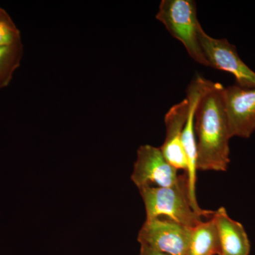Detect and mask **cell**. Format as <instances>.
I'll list each match as a JSON object with an SVG mask.
<instances>
[{"label":"cell","mask_w":255,"mask_h":255,"mask_svg":"<svg viewBox=\"0 0 255 255\" xmlns=\"http://www.w3.org/2000/svg\"><path fill=\"white\" fill-rule=\"evenodd\" d=\"M224 87L219 82L201 97L196 107L194 131L197 171L226 172L229 167V142L232 138L224 102Z\"/></svg>","instance_id":"1"},{"label":"cell","mask_w":255,"mask_h":255,"mask_svg":"<svg viewBox=\"0 0 255 255\" xmlns=\"http://www.w3.org/2000/svg\"><path fill=\"white\" fill-rule=\"evenodd\" d=\"M139 191L145 205L146 220L165 218L191 228L203 221L204 216L191 205L184 173L174 187H147Z\"/></svg>","instance_id":"2"},{"label":"cell","mask_w":255,"mask_h":255,"mask_svg":"<svg viewBox=\"0 0 255 255\" xmlns=\"http://www.w3.org/2000/svg\"><path fill=\"white\" fill-rule=\"evenodd\" d=\"M156 18L165 26L171 36L184 45L194 61L209 67L199 43L198 34L201 25L194 0H162Z\"/></svg>","instance_id":"3"},{"label":"cell","mask_w":255,"mask_h":255,"mask_svg":"<svg viewBox=\"0 0 255 255\" xmlns=\"http://www.w3.org/2000/svg\"><path fill=\"white\" fill-rule=\"evenodd\" d=\"M215 82L210 81L198 75L193 79L187 90V99L189 102V112L184 131L182 141L187 158V170L184 172L187 177L188 194L193 209L204 218L209 219L214 211L201 209L198 204L196 195V142L194 131V119L196 107L201 97L214 86Z\"/></svg>","instance_id":"4"},{"label":"cell","mask_w":255,"mask_h":255,"mask_svg":"<svg viewBox=\"0 0 255 255\" xmlns=\"http://www.w3.org/2000/svg\"><path fill=\"white\" fill-rule=\"evenodd\" d=\"M198 36L209 67L231 73L236 78L238 86L255 88V72L241 59L234 45L226 38H214L209 36L201 26Z\"/></svg>","instance_id":"5"},{"label":"cell","mask_w":255,"mask_h":255,"mask_svg":"<svg viewBox=\"0 0 255 255\" xmlns=\"http://www.w3.org/2000/svg\"><path fill=\"white\" fill-rule=\"evenodd\" d=\"M131 180L138 189L147 187H171L179 184L182 175L164 157L160 147L140 145L137 150Z\"/></svg>","instance_id":"6"},{"label":"cell","mask_w":255,"mask_h":255,"mask_svg":"<svg viewBox=\"0 0 255 255\" xmlns=\"http://www.w3.org/2000/svg\"><path fill=\"white\" fill-rule=\"evenodd\" d=\"M191 228L165 218L145 220L137 236L140 245L169 255H187Z\"/></svg>","instance_id":"7"},{"label":"cell","mask_w":255,"mask_h":255,"mask_svg":"<svg viewBox=\"0 0 255 255\" xmlns=\"http://www.w3.org/2000/svg\"><path fill=\"white\" fill-rule=\"evenodd\" d=\"M223 97L231 137L249 138L255 131V88L235 84L223 88Z\"/></svg>","instance_id":"8"},{"label":"cell","mask_w":255,"mask_h":255,"mask_svg":"<svg viewBox=\"0 0 255 255\" xmlns=\"http://www.w3.org/2000/svg\"><path fill=\"white\" fill-rule=\"evenodd\" d=\"M189 112V102L184 99L172 106L164 117L166 136L160 150L164 157L174 168L187 170V158L182 136Z\"/></svg>","instance_id":"9"},{"label":"cell","mask_w":255,"mask_h":255,"mask_svg":"<svg viewBox=\"0 0 255 255\" xmlns=\"http://www.w3.org/2000/svg\"><path fill=\"white\" fill-rule=\"evenodd\" d=\"M219 234L220 255H250L251 242L243 225L230 217L224 207L212 216Z\"/></svg>","instance_id":"10"},{"label":"cell","mask_w":255,"mask_h":255,"mask_svg":"<svg viewBox=\"0 0 255 255\" xmlns=\"http://www.w3.org/2000/svg\"><path fill=\"white\" fill-rule=\"evenodd\" d=\"M217 228L213 218L191 228L187 255H220Z\"/></svg>","instance_id":"11"},{"label":"cell","mask_w":255,"mask_h":255,"mask_svg":"<svg viewBox=\"0 0 255 255\" xmlns=\"http://www.w3.org/2000/svg\"><path fill=\"white\" fill-rule=\"evenodd\" d=\"M23 53V44L0 45V89L7 87L15 70L20 66Z\"/></svg>","instance_id":"12"},{"label":"cell","mask_w":255,"mask_h":255,"mask_svg":"<svg viewBox=\"0 0 255 255\" xmlns=\"http://www.w3.org/2000/svg\"><path fill=\"white\" fill-rule=\"evenodd\" d=\"M21 33L9 14L0 7V45L14 46L21 44Z\"/></svg>","instance_id":"13"},{"label":"cell","mask_w":255,"mask_h":255,"mask_svg":"<svg viewBox=\"0 0 255 255\" xmlns=\"http://www.w3.org/2000/svg\"><path fill=\"white\" fill-rule=\"evenodd\" d=\"M140 255H169L165 253H161L155 250L152 249L149 247L140 245Z\"/></svg>","instance_id":"14"}]
</instances>
